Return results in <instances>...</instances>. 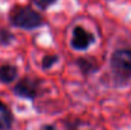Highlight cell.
I'll return each instance as SVG.
<instances>
[{"label": "cell", "instance_id": "9c48e42d", "mask_svg": "<svg viewBox=\"0 0 131 130\" xmlns=\"http://www.w3.org/2000/svg\"><path fill=\"white\" fill-rule=\"evenodd\" d=\"M14 40V36L12 32H9L8 29H1L0 31V43L1 45H10Z\"/></svg>", "mask_w": 131, "mask_h": 130}, {"label": "cell", "instance_id": "277c9868", "mask_svg": "<svg viewBox=\"0 0 131 130\" xmlns=\"http://www.w3.org/2000/svg\"><path fill=\"white\" fill-rule=\"evenodd\" d=\"M95 42V37L93 33H90L85 28L78 26L73 31V38H71V47L78 51L88 50L93 43Z\"/></svg>", "mask_w": 131, "mask_h": 130}, {"label": "cell", "instance_id": "6da1fadb", "mask_svg": "<svg viewBox=\"0 0 131 130\" xmlns=\"http://www.w3.org/2000/svg\"><path fill=\"white\" fill-rule=\"evenodd\" d=\"M111 69L117 82H127L131 79V50L121 48L111 56Z\"/></svg>", "mask_w": 131, "mask_h": 130}, {"label": "cell", "instance_id": "8992f818", "mask_svg": "<svg viewBox=\"0 0 131 130\" xmlns=\"http://www.w3.org/2000/svg\"><path fill=\"white\" fill-rule=\"evenodd\" d=\"M13 114L9 107L0 101V130H10L13 126Z\"/></svg>", "mask_w": 131, "mask_h": 130}, {"label": "cell", "instance_id": "ba28073f", "mask_svg": "<svg viewBox=\"0 0 131 130\" xmlns=\"http://www.w3.org/2000/svg\"><path fill=\"white\" fill-rule=\"evenodd\" d=\"M57 63H59L57 55H46L42 59V69H51Z\"/></svg>", "mask_w": 131, "mask_h": 130}, {"label": "cell", "instance_id": "52a82bcc", "mask_svg": "<svg viewBox=\"0 0 131 130\" xmlns=\"http://www.w3.org/2000/svg\"><path fill=\"white\" fill-rule=\"evenodd\" d=\"M77 65L83 72V74H92L98 69V65L94 59L90 57H79L77 60Z\"/></svg>", "mask_w": 131, "mask_h": 130}, {"label": "cell", "instance_id": "7c38bea8", "mask_svg": "<svg viewBox=\"0 0 131 130\" xmlns=\"http://www.w3.org/2000/svg\"><path fill=\"white\" fill-rule=\"evenodd\" d=\"M69 130H78V129H73V128H69Z\"/></svg>", "mask_w": 131, "mask_h": 130}, {"label": "cell", "instance_id": "8fae6325", "mask_svg": "<svg viewBox=\"0 0 131 130\" xmlns=\"http://www.w3.org/2000/svg\"><path fill=\"white\" fill-rule=\"evenodd\" d=\"M38 130H57L53 125H43L41 129H38Z\"/></svg>", "mask_w": 131, "mask_h": 130}, {"label": "cell", "instance_id": "5b68a950", "mask_svg": "<svg viewBox=\"0 0 131 130\" xmlns=\"http://www.w3.org/2000/svg\"><path fill=\"white\" fill-rule=\"evenodd\" d=\"M18 75V68L12 64H4L0 66V82L9 84L17 79Z\"/></svg>", "mask_w": 131, "mask_h": 130}, {"label": "cell", "instance_id": "30bf717a", "mask_svg": "<svg viewBox=\"0 0 131 130\" xmlns=\"http://www.w3.org/2000/svg\"><path fill=\"white\" fill-rule=\"evenodd\" d=\"M41 9H47L48 6H51L52 4H55L57 0H33Z\"/></svg>", "mask_w": 131, "mask_h": 130}, {"label": "cell", "instance_id": "7a4b0ae2", "mask_svg": "<svg viewBox=\"0 0 131 130\" xmlns=\"http://www.w3.org/2000/svg\"><path fill=\"white\" fill-rule=\"evenodd\" d=\"M12 24L22 29H35L43 24V18L40 13L31 8H19L12 14Z\"/></svg>", "mask_w": 131, "mask_h": 130}, {"label": "cell", "instance_id": "3957f363", "mask_svg": "<svg viewBox=\"0 0 131 130\" xmlns=\"http://www.w3.org/2000/svg\"><path fill=\"white\" fill-rule=\"evenodd\" d=\"M40 81L33 78H23L14 87V94L26 98V99H35L40 93Z\"/></svg>", "mask_w": 131, "mask_h": 130}]
</instances>
